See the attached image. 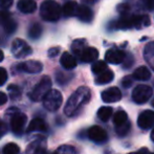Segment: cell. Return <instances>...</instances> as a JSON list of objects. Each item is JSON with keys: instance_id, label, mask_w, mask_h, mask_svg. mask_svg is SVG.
Wrapping results in <instances>:
<instances>
[{"instance_id": "cell-15", "label": "cell", "mask_w": 154, "mask_h": 154, "mask_svg": "<svg viewBox=\"0 0 154 154\" xmlns=\"http://www.w3.org/2000/svg\"><path fill=\"white\" fill-rule=\"evenodd\" d=\"M75 16H77L81 21H83V22L89 23V22H91L92 19H93V12L91 11V8H88V6L79 5L78 6Z\"/></svg>"}, {"instance_id": "cell-29", "label": "cell", "mask_w": 154, "mask_h": 154, "mask_svg": "<svg viewBox=\"0 0 154 154\" xmlns=\"http://www.w3.org/2000/svg\"><path fill=\"white\" fill-rule=\"evenodd\" d=\"M53 154H79V153L75 150V147L69 146V145H63V146L59 147Z\"/></svg>"}, {"instance_id": "cell-45", "label": "cell", "mask_w": 154, "mask_h": 154, "mask_svg": "<svg viewBox=\"0 0 154 154\" xmlns=\"http://www.w3.org/2000/svg\"><path fill=\"white\" fill-rule=\"evenodd\" d=\"M151 140H152V142H154V128H153L152 132H151Z\"/></svg>"}, {"instance_id": "cell-36", "label": "cell", "mask_w": 154, "mask_h": 154, "mask_svg": "<svg viewBox=\"0 0 154 154\" xmlns=\"http://www.w3.org/2000/svg\"><path fill=\"white\" fill-rule=\"evenodd\" d=\"M140 4L148 10H153L154 8V0H140Z\"/></svg>"}, {"instance_id": "cell-32", "label": "cell", "mask_w": 154, "mask_h": 154, "mask_svg": "<svg viewBox=\"0 0 154 154\" xmlns=\"http://www.w3.org/2000/svg\"><path fill=\"white\" fill-rule=\"evenodd\" d=\"M130 128H131V124H130V122L128 121V122H126L125 124H123V125L116 127V133H118L120 136H124L129 132Z\"/></svg>"}, {"instance_id": "cell-31", "label": "cell", "mask_w": 154, "mask_h": 154, "mask_svg": "<svg viewBox=\"0 0 154 154\" xmlns=\"http://www.w3.org/2000/svg\"><path fill=\"white\" fill-rule=\"evenodd\" d=\"M8 92H10V97L13 100H17L21 97V89L16 85H10L8 88Z\"/></svg>"}, {"instance_id": "cell-33", "label": "cell", "mask_w": 154, "mask_h": 154, "mask_svg": "<svg viewBox=\"0 0 154 154\" xmlns=\"http://www.w3.org/2000/svg\"><path fill=\"white\" fill-rule=\"evenodd\" d=\"M70 78H71V75L69 77V75H64L63 72H58L57 73V82L59 84H65V83H67V82L70 80Z\"/></svg>"}, {"instance_id": "cell-23", "label": "cell", "mask_w": 154, "mask_h": 154, "mask_svg": "<svg viewBox=\"0 0 154 154\" xmlns=\"http://www.w3.org/2000/svg\"><path fill=\"white\" fill-rule=\"evenodd\" d=\"M78 3L75 1H68L63 6V14L65 17H73L77 14L78 10Z\"/></svg>"}, {"instance_id": "cell-37", "label": "cell", "mask_w": 154, "mask_h": 154, "mask_svg": "<svg viewBox=\"0 0 154 154\" xmlns=\"http://www.w3.org/2000/svg\"><path fill=\"white\" fill-rule=\"evenodd\" d=\"M14 0H0V8L3 10H8L12 6Z\"/></svg>"}, {"instance_id": "cell-22", "label": "cell", "mask_w": 154, "mask_h": 154, "mask_svg": "<svg viewBox=\"0 0 154 154\" xmlns=\"http://www.w3.org/2000/svg\"><path fill=\"white\" fill-rule=\"evenodd\" d=\"M144 57L148 64L154 69V42H150L146 45L144 49Z\"/></svg>"}, {"instance_id": "cell-26", "label": "cell", "mask_w": 154, "mask_h": 154, "mask_svg": "<svg viewBox=\"0 0 154 154\" xmlns=\"http://www.w3.org/2000/svg\"><path fill=\"white\" fill-rule=\"evenodd\" d=\"M126 122H128V116L124 110H120V111H116L114 113L113 116V124L116 125V127L123 125Z\"/></svg>"}, {"instance_id": "cell-30", "label": "cell", "mask_w": 154, "mask_h": 154, "mask_svg": "<svg viewBox=\"0 0 154 154\" xmlns=\"http://www.w3.org/2000/svg\"><path fill=\"white\" fill-rule=\"evenodd\" d=\"M19 147L15 143H10L5 145L2 149V154H19Z\"/></svg>"}, {"instance_id": "cell-6", "label": "cell", "mask_w": 154, "mask_h": 154, "mask_svg": "<svg viewBox=\"0 0 154 154\" xmlns=\"http://www.w3.org/2000/svg\"><path fill=\"white\" fill-rule=\"evenodd\" d=\"M43 106L46 108L48 111H57L62 105L63 97L59 90L57 89H51L43 97Z\"/></svg>"}, {"instance_id": "cell-35", "label": "cell", "mask_w": 154, "mask_h": 154, "mask_svg": "<svg viewBox=\"0 0 154 154\" xmlns=\"http://www.w3.org/2000/svg\"><path fill=\"white\" fill-rule=\"evenodd\" d=\"M8 80V72L4 68L0 67V86L3 85Z\"/></svg>"}, {"instance_id": "cell-10", "label": "cell", "mask_w": 154, "mask_h": 154, "mask_svg": "<svg viewBox=\"0 0 154 154\" xmlns=\"http://www.w3.org/2000/svg\"><path fill=\"white\" fill-rule=\"evenodd\" d=\"M0 23L2 24L4 31L8 34H13L17 29V23L13 19L12 14L5 12V11L4 12H0Z\"/></svg>"}, {"instance_id": "cell-28", "label": "cell", "mask_w": 154, "mask_h": 154, "mask_svg": "<svg viewBox=\"0 0 154 154\" xmlns=\"http://www.w3.org/2000/svg\"><path fill=\"white\" fill-rule=\"evenodd\" d=\"M108 67H107V63L105 61H97L94 62L92 64L91 66V70L92 72L94 73V75H100V73H102L103 71L107 70Z\"/></svg>"}, {"instance_id": "cell-18", "label": "cell", "mask_w": 154, "mask_h": 154, "mask_svg": "<svg viewBox=\"0 0 154 154\" xmlns=\"http://www.w3.org/2000/svg\"><path fill=\"white\" fill-rule=\"evenodd\" d=\"M47 130V124L42 119H34L27 127V132H44Z\"/></svg>"}, {"instance_id": "cell-47", "label": "cell", "mask_w": 154, "mask_h": 154, "mask_svg": "<svg viewBox=\"0 0 154 154\" xmlns=\"http://www.w3.org/2000/svg\"><path fill=\"white\" fill-rule=\"evenodd\" d=\"M151 154H154V153H151Z\"/></svg>"}, {"instance_id": "cell-14", "label": "cell", "mask_w": 154, "mask_h": 154, "mask_svg": "<svg viewBox=\"0 0 154 154\" xmlns=\"http://www.w3.org/2000/svg\"><path fill=\"white\" fill-rule=\"evenodd\" d=\"M88 137L94 143H104L107 140V133L100 126H92L88 130Z\"/></svg>"}, {"instance_id": "cell-42", "label": "cell", "mask_w": 154, "mask_h": 154, "mask_svg": "<svg viewBox=\"0 0 154 154\" xmlns=\"http://www.w3.org/2000/svg\"><path fill=\"white\" fill-rule=\"evenodd\" d=\"M6 101H8V97H6V94L0 91V106L4 105V104L6 103Z\"/></svg>"}, {"instance_id": "cell-20", "label": "cell", "mask_w": 154, "mask_h": 154, "mask_svg": "<svg viewBox=\"0 0 154 154\" xmlns=\"http://www.w3.org/2000/svg\"><path fill=\"white\" fill-rule=\"evenodd\" d=\"M132 77L135 80H138V81H147V80H149L151 78V72L148 69V67L140 66L134 70Z\"/></svg>"}, {"instance_id": "cell-3", "label": "cell", "mask_w": 154, "mask_h": 154, "mask_svg": "<svg viewBox=\"0 0 154 154\" xmlns=\"http://www.w3.org/2000/svg\"><path fill=\"white\" fill-rule=\"evenodd\" d=\"M62 14L61 6L54 0H45L42 2L40 8V15L43 20L54 22L60 19Z\"/></svg>"}, {"instance_id": "cell-40", "label": "cell", "mask_w": 154, "mask_h": 154, "mask_svg": "<svg viewBox=\"0 0 154 154\" xmlns=\"http://www.w3.org/2000/svg\"><path fill=\"white\" fill-rule=\"evenodd\" d=\"M59 53H60V48L59 47H53V48H51L48 51V57H51V58H54V57H57L58 55H59Z\"/></svg>"}, {"instance_id": "cell-44", "label": "cell", "mask_w": 154, "mask_h": 154, "mask_svg": "<svg viewBox=\"0 0 154 154\" xmlns=\"http://www.w3.org/2000/svg\"><path fill=\"white\" fill-rule=\"evenodd\" d=\"M3 59H4V55H3V53H2V51H0V62Z\"/></svg>"}, {"instance_id": "cell-4", "label": "cell", "mask_w": 154, "mask_h": 154, "mask_svg": "<svg viewBox=\"0 0 154 154\" xmlns=\"http://www.w3.org/2000/svg\"><path fill=\"white\" fill-rule=\"evenodd\" d=\"M8 111L11 116V129L15 134L21 135L24 130L25 124H26V116L17 108H12V109H8Z\"/></svg>"}, {"instance_id": "cell-38", "label": "cell", "mask_w": 154, "mask_h": 154, "mask_svg": "<svg viewBox=\"0 0 154 154\" xmlns=\"http://www.w3.org/2000/svg\"><path fill=\"white\" fill-rule=\"evenodd\" d=\"M122 85L125 88H129L130 86L132 85V78L130 77V75H127V77H125L122 80Z\"/></svg>"}, {"instance_id": "cell-12", "label": "cell", "mask_w": 154, "mask_h": 154, "mask_svg": "<svg viewBox=\"0 0 154 154\" xmlns=\"http://www.w3.org/2000/svg\"><path fill=\"white\" fill-rule=\"evenodd\" d=\"M126 58V54L118 48H110L106 51L105 60L110 64H121Z\"/></svg>"}, {"instance_id": "cell-25", "label": "cell", "mask_w": 154, "mask_h": 154, "mask_svg": "<svg viewBox=\"0 0 154 154\" xmlns=\"http://www.w3.org/2000/svg\"><path fill=\"white\" fill-rule=\"evenodd\" d=\"M112 111H113V109L111 107H106V106L105 107H101L99 109V111H97V116H99V119L102 122H107L111 118Z\"/></svg>"}, {"instance_id": "cell-34", "label": "cell", "mask_w": 154, "mask_h": 154, "mask_svg": "<svg viewBox=\"0 0 154 154\" xmlns=\"http://www.w3.org/2000/svg\"><path fill=\"white\" fill-rule=\"evenodd\" d=\"M129 10H130V6L128 5V4L124 3V4H120V5L118 6V12L120 13L121 15H127L128 13H129Z\"/></svg>"}, {"instance_id": "cell-5", "label": "cell", "mask_w": 154, "mask_h": 154, "mask_svg": "<svg viewBox=\"0 0 154 154\" xmlns=\"http://www.w3.org/2000/svg\"><path fill=\"white\" fill-rule=\"evenodd\" d=\"M51 89V80L49 77L44 75L40 80L38 84L32 88V90L29 93V99L32 101H41L43 97L46 95V93Z\"/></svg>"}, {"instance_id": "cell-41", "label": "cell", "mask_w": 154, "mask_h": 154, "mask_svg": "<svg viewBox=\"0 0 154 154\" xmlns=\"http://www.w3.org/2000/svg\"><path fill=\"white\" fill-rule=\"evenodd\" d=\"M123 63H124V67H125V68H129L130 66H132V63H133V58H132V56L126 57Z\"/></svg>"}, {"instance_id": "cell-2", "label": "cell", "mask_w": 154, "mask_h": 154, "mask_svg": "<svg viewBox=\"0 0 154 154\" xmlns=\"http://www.w3.org/2000/svg\"><path fill=\"white\" fill-rule=\"evenodd\" d=\"M150 25V18L147 15H123L120 19L113 22L116 29H140Z\"/></svg>"}, {"instance_id": "cell-8", "label": "cell", "mask_w": 154, "mask_h": 154, "mask_svg": "<svg viewBox=\"0 0 154 154\" xmlns=\"http://www.w3.org/2000/svg\"><path fill=\"white\" fill-rule=\"evenodd\" d=\"M32 48L25 41H23L22 39H16L13 41L12 43V54L14 55L15 58H21L27 57L32 54Z\"/></svg>"}, {"instance_id": "cell-11", "label": "cell", "mask_w": 154, "mask_h": 154, "mask_svg": "<svg viewBox=\"0 0 154 154\" xmlns=\"http://www.w3.org/2000/svg\"><path fill=\"white\" fill-rule=\"evenodd\" d=\"M17 69L19 71H24L27 73H39L42 71L43 65L39 61H34V60H29V61L23 62L18 64Z\"/></svg>"}, {"instance_id": "cell-19", "label": "cell", "mask_w": 154, "mask_h": 154, "mask_svg": "<svg viewBox=\"0 0 154 154\" xmlns=\"http://www.w3.org/2000/svg\"><path fill=\"white\" fill-rule=\"evenodd\" d=\"M61 62L62 66L64 67L65 69H73L75 66H77V60L73 57L72 55H70L69 53H63L62 57H61Z\"/></svg>"}, {"instance_id": "cell-24", "label": "cell", "mask_w": 154, "mask_h": 154, "mask_svg": "<svg viewBox=\"0 0 154 154\" xmlns=\"http://www.w3.org/2000/svg\"><path fill=\"white\" fill-rule=\"evenodd\" d=\"M86 41L84 39H78V40H75L71 44V49H72L73 54L77 55L79 57L81 55V53L86 48Z\"/></svg>"}, {"instance_id": "cell-39", "label": "cell", "mask_w": 154, "mask_h": 154, "mask_svg": "<svg viewBox=\"0 0 154 154\" xmlns=\"http://www.w3.org/2000/svg\"><path fill=\"white\" fill-rule=\"evenodd\" d=\"M8 125H6L4 122H1V121H0V138L8 132Z\"/></svg>"}, {"instance_id": "cell-17", "label": "cell", "mask_w": 154, "mask_h": 154, "mask_svg": "<svg viewBox=\"0 0 154 154\" xmlns=\"http://www.w3.org/2000/svg\"><path fill=\"white\" fill-rule=\"evenodd\" d=\"M18 10L24 14H31L34 13L37 8V3L35 0H19L18 1Z\"/></svg>"}, {"instance_id": "cell-1", "label": "cell", "mask_w": 154, "mask_h": 154, "mask_svg": "<svg viewBox=\"0 0 154 154\" xmlns=\"http://www.w3.org/2000/svg\"><path fill=\"white\" fill-rule=\"evenodd\" d=\"M90 97H91V91L89 88L86 86L79 87L67 101L64 108L65 114L68 116H72L73 114L77 113V111L82 106L89 102Z\"/></svg>"}, {"instance_id": "cell-21", "label": "cell", "mask_w": 154, "mask_h": 154, "mask_svg": "<svg viewBox=\"0 0 154 154\" xmlns=\"http://www.w3.org/2000/svg\"><path fill=\"white\" fill-rule=\"evenodd\" d=\"M113 78H114V75H113V72H112V70L107 69V70L103 71L102 73L97 75V78H95V84H97V85L108 84L113 80Z\"/></svg>"}, {"instance_id": "cell-27", "label": "cell", "mask_w": 154, "mask_h": 154, "mask_svg": "<svg viewBox=\"0 0 154 154\" xmlns=\"http://www.w3.org/2000/svg\"><path fill=\"white\" fill-rule=\"evenodd\" d=\"M42 34V26L39 23H32L29 29V36L32 39H38Z\"/></svg>"}, {"instance_id": "cell-43", "label": "cell", "mask_w": 154, "mask_h": 154, "mask_svg": "<svg viewBox=\"0 0 154 154\" xmlns=\"http://www.w3.org/2000/svg\"><path fill=\"white\" fill-rule=\"evenodd\" d=\"M129 154H151V153H150V151H149L148 148H142V149H140L138 151H136V152L129 153Z\"/></svg>"}, {"instance_id": "cell-13", "label": "cell", "mask_w": 154, "mask_h": 154, "mask_svg": "<svg viewBox=\"0 0 154 154\" xmlns=\"http://www.w3.org/2000/svg\"><path fill=\"white\" fill-rule=\"evenodd\" d=\"M122 99V92L118 87H110L102 92V100L105 103H116Z\"/></svg>"}, {"instance_id": "cell-16", "label": "cell", "mask_w": 154, "mask_h": 154, "mask_svg": "<svg viewBox=\"0 0 154 154\" xmlns=\"http://www.w3.org/2000/svg\"><path fill=\"white\" fill-rule=\"evenodd\" d=\"M79 57L82 62L91 63L97 59V57H99V51H97V49L94 48V47H86V48L82 51Z\"/></svg>"}, {"instance_id": "cell-46", "label": "cell", "mask_w": 154, "mask_h": 154, "mask_svg": "<svg viewBox=\"0 0 154 154\" xmlns=\"http://www.w3.org/2000/svg\"><path fill=\"white\" fill-rule=\"evenodd\" d=\"M152 106H153V107H154V99L152 100Z\"/></svg>"}, {"instance_id": "cell-9", "label": "cell", "mask_w": 154, "mask_h": 154, "mask_svg": "<svg viewBox=\"0 0 154 154\" xmlns=\"http://www.w3.org/2000/svg\"><path fill=\"white\" fill-rule=\"evenodd\" d=\"M137 125L140 128L144 130L150 129L154 127V111L151 110H145L138 116Z\"/></svg>"}, {"instance_id": "cell-7", "label": "cell", "mask_w": 154, "mask_h": 154, "mask_svg": "<svg viewBox=\"0 0 154 154\" xmlns=\"http://www.w3.org/2000/svg\"><path fill=\"white\" fill-rule=\"evenodd\" d=\"M153 89L148 85H138L132 91V100L136 104H145L152 97Z\"/></svg>"}]
</instances>
